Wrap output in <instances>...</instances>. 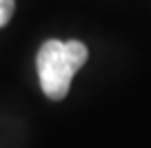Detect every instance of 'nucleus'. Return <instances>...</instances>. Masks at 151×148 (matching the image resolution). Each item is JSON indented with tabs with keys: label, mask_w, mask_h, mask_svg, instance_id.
Here are the masks:
<instances>
[{
	"label": "nucleus",
	"mask_w": 151,
	"mask_h": 148,
	"mask_svg": "<svg viewBox=\"0 0 151 148\" xmlns=\"http://www.w3.org/2000/svg\"><path fill=\"white\" fill-rule=\"evenodd\" d=\"M89 58L87 46L78 40L60 42V40H47L36 58L38 78L45 95L53 102L62 100L69 93L71 80L78 73L82 64Z\"/></svg>",
	"instance_id": "f257e3e1"
},
{
	"label": "nucleus",
	"mask_w": 151,
	"mask_h": 148,
	"mask_svg": "<svg viewBox=\"0 0 151 148\" xmlns=\"http://www.w3.org/2000/svg\"><path fill=\"white\" fill-rule=\"evenodd\" d=\"M14 11H16V2L14 0H0V27H5V24L11 20Z\"/></svg>",
	"instance_id": "f03ea898"
}]
</instances>
